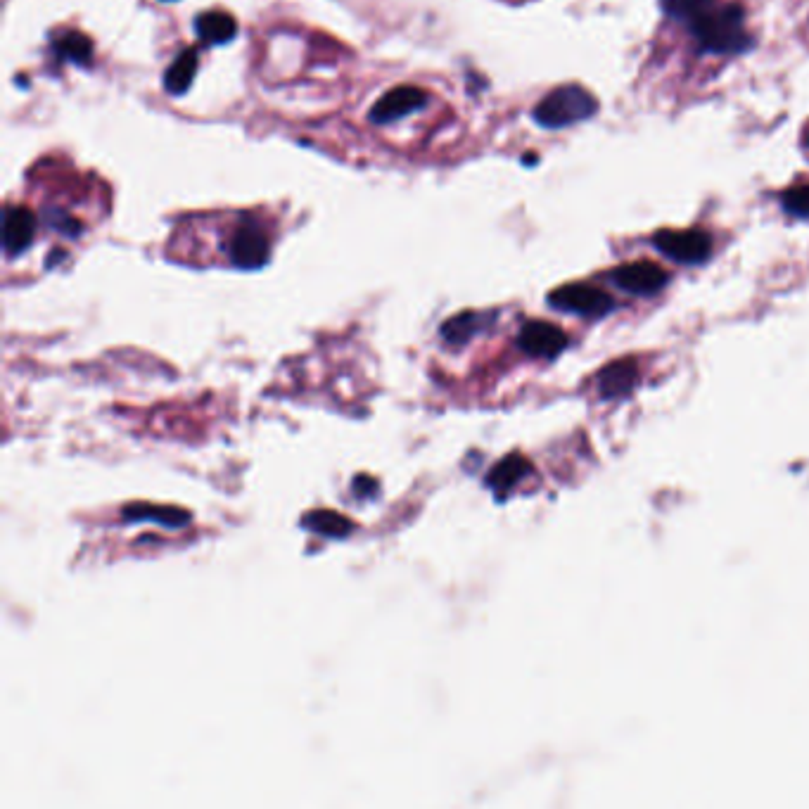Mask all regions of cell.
<instances>
[{
	"label": "cell",
	"instance_id": "ba28073f",
	"mask_svg": "<svg viewBox=\"0 0 809 809\" xmlns=\"http://www.w3.org/2000/svg\"><path fill=\"white\" fill-rule=\"evenodd\" d=\"M428 100V93L416 86H397L382 95L378 103L371 107L368 117H371L373 124H392V121L406 117V114L423 110Z\"/></svg>",
	"mask_w": 809,
	"mask_h": 809
},
{
	"label": "cell",
	"instance_id": "44dd1931",
	"mask_svg": "<svg viewBox=\"0 0 809 809\" xmlns=\"http://www.w3.org/2000/svg\"><path fill=\"white\" fill-rule=\"evenodd\" d=\"M802 145H805V148H809V126L805 129V133H802Z\"/></svg>",
	"mask_w": 809,
	"mask_h": 809
},
{
	"label": "cell",
	"instance_id": "3957f363",
	"mask_svg": "<svg viewBox=\"0 0 809 809\" xmlns=\"http://www.w3.org/2000/svg\"><path fill=\"white\" fill-rule=\"evenodd\" d=\"M653 245L667 259L686 266L705 264L712 254V238L700 228H686V231L665 228V231L653 235Z\"/></svg>",
	"mask_w": 809,
	"mask_h": 809
},
{
	"label": "cell",
	"instance_id": "277c9868",
	"mask_svg": "<svg viewBox=\"0 0 809 809\" xmlns=\"http://www.w3.org/2000/svg\"><path fill=\"white\" fill-rule=\"evenodd\" d=\"M549 304L553 309L584 318H603L615 309V299L589 283H568L556 288L549 295Z\"/></svg>",
	"mask_w": 809,
	"mask_h": 809
},
{
	"label": "cell",
	"instance_id": "5bb4252c",
	"mask_svg": "<svg viewBox=\"0 0 809 809\" xmlns=\"http://www.w3.org/2000/svg\"><path fill=\"white\" fill-rule=\"evenodd\" d=\"M195 34L209 43V46H224V43H231L235 34H238V24L226 12H202L195 19Z\"/></svg>",
	"mask_w": 809,
	"mask_h": 809
},
{
	"label": "cell",
	"instance_id": "8992f818",
	"mask_svg": "<svg viewBox=\"0 0 809 809\" xmlns=\"http://www.w3.org/2000/svg\"><path fill=\"white\" fill-rule=\"evenodd\" d=\"M615 285L629 295H639V297H651L658 295V292L670 283V276L662 266L655 264V261H632V264H624L620 269L613 271Z\"/></svg>",
	"mask_w": 809,
	"mask_h": 809
},
{
	"label": "cell",
	"instance_id": "7c38bea8",
	"mask_svg": "<svg viewBox=\"0 0 809 809\" xmlns=\"http://www.w3.org/2000/svg\"><path fill=\"white\" fill-rule=\"evenodd\" d=\"M492 321H494V314L463 311V314L449 318V321L442 326V330H439V335H442L444 342H449V345L461 347V345H465V342L473 340L477 333H482V330L487 328Z\"/></svg>",
	"mask_w": 809,
	"mask_h": 809
},
{
	"label": "cell",
	"instance_id": "2e32d148",
	"mask_svg": "<svg viewBox=\"0 0 809 809\" xmlns=\"http://www.w3.org/2000/svg\"><path fill=\"white\" fill-rule=\"evenodd\" d=\"M302 525L307 527V530L323 534V537L330 539L349 537V534L354 532V522L335 511H311L302 518Z\"/></svg>",
	"mask_w": 809,
	"mask_h": 809
},
{
	"label": "cell",
	"instance_id": "d6986e66",
	"mask_svg": "<svg viewBox=\"0 0 809 809\" xmlns=\"http://www.w3.org/2000/svg\"><path fill=\"white\" fill-rule=\"evenodd\" d=\"M781 207L783 212L795 216V219H809V183L783 190Z\"/></svg>",
	"mask_w": 809,
	"mask_h": 809
},
{
	"label": "cell",
	"instance_id": "9c48e42d",
	"mask_svg": "<svg viewBox=\"0 0 809 809\" xmlns=\"http://www.w3.org/2000/svg\"><path fill=\"white\" fill-rule=\"evenodd\" d=\"M36 238V216L27 207H8L3 214V250L17 257L29 250Z\"/></svg>",
	"mask_w": 809,
	"mask_h": 809
},
{
	"label": "cell",
	"instance_id": "5b68a950",
	"mask_svg": "<svg viewBox=\"0 0 809 809\" xmlns=\"http://www.w3.org/2000/svg\"><path fill=\"white\" fill-rule=\"evenodd\" d=\"M271 257V240L257 221H245L228 240V259L235 269L257 271Z\"/></svg>",
	"mask_w": 809,
	"mask_h": 809
},
{
	"label": "cell",
	"instance_id": "4fadbf2b",
	"mask_svg": "<svg viewBox=\"0 0 809 809\" xmlns=\"http://www.w3.org/2000/svg\"><path fill=\"white\" fill-rule=\"evenodd\" d=\"M126 520H155L157 525L169 527V530H181L190 522V513L176 506H150V503H129L121 511Z\"/></svg>",
	"mask_w": 809,
	"mask_h": 809
},
{
	"label": "cell",
	"instance_id": "ffe728a7",
	"mask_svg": "<svg viewBox=\"0 0 809 809\" xmlns=\"http://www.w3.org/2000/svg\"><path fill=\"white\" fill-rule=\"evenodd\" d=\"M48 221H50V226L55 228V231H60L62 235H67V238H76V235L81 233V224L79 221H74V219H69V216H62V214H50L48 216Z\"/></svg>",
	"mask_w": 809,
	"mask_h": 809
},
{
	"label": "cell",
	"instance_id": "e0dca14e",
	"mask_svg": "<svg viewBox=\"0 0 809 809\" xmlns=\"http://www.w3.org/2000/svg\"><path fill=\"white\" fill-rule=\"evenodd\" d=\"M53 53L60 62H74V65H88L93 57V43L79 31H65L53 41Z\"/></svg>",
	"mask_w": 809,
	"mask_h": 809
},
{
	"label": "cell",
	"instance_id": "52a82bcc",
	"mask_svg": "<svg viewBox=\"0 0 809 809\" xmlns=\"http://www.w3.org/2000/svg\"><path fill=\"white\" fill-rule=\"evenodd\" d=\"M518 347L534 359H556L568 347V333L549 321H530L518 333Z\"/></svg>",
	"mask_w": 809,
	"mask_h": 809
},
{
	"label": "cell",
	"instance_id": "7a4b0ae2",
	"mask_svg": "<svg viewBox=\"0 0 809 809\" xmlns=\"http://www.w3.org/2000/svg\"><path fill=\"white\" fill-rule=\"evenodd\" d=\"M598 112V100L584 86H558L546 98H541L532 110V119L541 129H568L572 124L591 119Z\"/></svg>",
	"mask_w": 809,
	"mask_h": 809
},
{
	"label": "cell",
	"instance_id": "8fae6325",
	"mask_svg": "<svg viewBox=\"0 0 809 809\" xmlns=\"http://www.w3.org/2000/svg\"><path fill=\"white\" fill-rule=\"evenodd\" d=\"M530 473H532V463L527 461L525 456L511 454L489 470L487 487L499 496H503V494L511 492V489H515V484H520Z\"/></svg>",
	"mask_w": 809,
	"mask_h": 809
},
{
	"label": "cell",
	"instance_id": "6da1fadb",
	"mask_svg": "<svg viewBox=\"0 0 809 809\" xmlns=\"http://www.w3.org/2000/svg\"><path fill=\"white\" fill-rule=\"evenodd\" d=\"M700 53L741 55L755 46L753 36L745 29V10L741 5H712L686 24Z\"/></svg>",
	"mask_w": 809,
	"mask_h": 809
},
{
	"label": "cell",
	"instance_id": "9a60e30c",
	"mask_svg": "<svg viewBox=\"0 0 809 809\" xmlns=\"http://www.w3.org/2000/svg\"><path fill=\"white\" fill-rule=\"evenodd\" d=\"M197 74V48H186L181 55L171 62L164 72V88L171 95H183L193 84Z\"/></svg>",
	"mask_w": 809,
	"mask_h": 809
},
{
	"label": "cell",
	"instance_id": "30bf717a",
	"mask_svg": "<svg viewBox=\"0 0 809 809\" xmlns=\"http://www.w3.org/2000/svg\"><path fill=\"white\" fill-rule=\"evenodd\" d=\"M636 380H639V373H636V363L632 359L615 361L598 373V392L603 399L624 397L634 390Z\"/></svg>",
	"mask_w": 809,
	"mask_h": 809
},
{
	"label": "cell",
	"instance_id": "ac0fdd59",
	"mask_svg": "<svg viewBox=\"0 0 809 809\" xmlns=\"http://www.w3.org/2000/svg\"><path fill=\"white\" fill-rule=\"evenodd\" d=\"M712 3H715V0H660L665 15L672 17L674 22L684 24V27Z\"/></svg>",
	"mask_w": 809,
	"mask_h": 809
}]
</instances>
